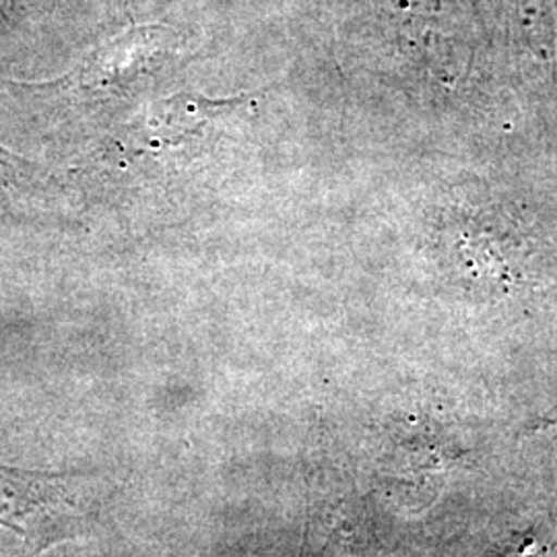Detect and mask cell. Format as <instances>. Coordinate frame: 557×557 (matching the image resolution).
I'll use <instances>...</instances> for the list:
<instances>
[{
  "mask_svg": "<svg viewBox=\"0 0 557 557\" xmlns=\"http://www.w3.org/2000/svg\"><path fill=\"white\" fill-rule=\"evenodd\" d=\"M73 481L0 469V557H34L79 531Z\"/></svg>",
  "mask_w": 557,
  "mask_h": 557,
  "instance_id": "1",
  "label": "cell"
}]
</instances>
